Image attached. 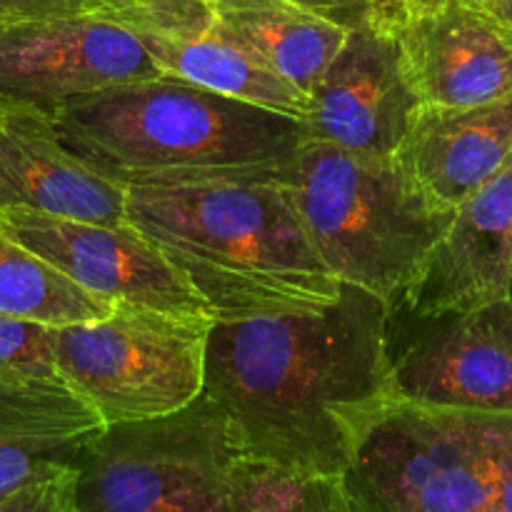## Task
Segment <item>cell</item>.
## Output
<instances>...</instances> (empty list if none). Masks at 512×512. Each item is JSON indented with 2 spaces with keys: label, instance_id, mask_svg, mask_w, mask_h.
<instances>
[{
  "label": "cell",
  "instance_id": "10",
  "mask_svg": "<svg viewBox=\"0 0 512 512\" xmlns=\"http://www.w3.org/2000/svg\"><path fill=\"white\" fill-rule=\"evenodd\" d=\"M420 108L398 38L358 25L310 90L305 128L308 138L350 153L393 158Z\"/></svg>",
  "mask_w": 512,
  "mask_h": 512
},
{
  "label": "cell",
  "instance_id": "7",
  "mask_svg": "<svg viewBox=\"0 0 512 512\" xmlns=\"http://www.w3.org/2000/svg\"><path fill=\"white\" fill-rule=\"evenodd\" d=\"M163 75L148 50L95 15H63L0 28V105L55 118L105 88Z\"/></svg>",
  "mask_w": 512,
  "mask_h": 512
},
{
  "label": "cell",
  "instance_id": "1",
  "mask_svg": "<svg viewBox=\"0 0 512 512\" xmlns=\"http://www.w3.org/2000/svg\"><path fill=\"white\" fill-rule=\"evenodd\" d=\"M378 295L340 283L323 308L215 320L203 393L223 410L240 455L343 475L395 403L390 320Z\"/></svg>",
  "mask_w": 512,
  "mask_h": 512
},
{
  "label": "cell",
  "instance_id": "2",
  "mask_svg": "<svg viewBox=\"0 0 512 512\" xmlns=\"http://www.w3.org/2000/svg\"><path fill=\"white\" fill-rule=\"evenodd\" d=\"M50 125L80 163L125 190L280 178L308 140L305 120L173 75L85 95Z\"/></svg>",
  "mask_w": 512,
  "mask_h": 512
},
{
  "label": "cell",
  "instance_id": "3",
  "mask_svg": "<svg viewBox=\"0 0 512 512\" xmlns=\"http://www.w3.org/2000/svg\"><path fill=\"white\" fill-rule=\"evenodd\" d=\"M125 223L160 250L215 320L313 310L340 280L315 253L278 178L128 188Z\"/></svg>",
  "mask_w": 512,
  "mask_h": 512
},
{
  "label": "cell",
  "instance_id": "25",
  "mask_svg": "<svg viewBox=\"0 0 512 512\" xmlns=\"http://www.w3.org/2000/svg\"><path fill=\"white\" fill-rule=\"evenodd\" d=\"M293 3L348 30L368 25L370 18V0H293Z\"/></svg>",
  "mask_w": 512,
  "mask_h": 512
},
{
  "label": "cell",
  "instance_id": "8",
  "mask_svg": "<svg viewBox=\"0 0 512 512\" xmlns=\"http://www.w3.org/2000/svg\"><path fill=\"white\" fill-rule=\"evenodd\" d=\"M0 233L110 303L213 318L183 275L128 223L100 225L28 210H0Z\"/></svg>",
  "mask_w": 512,
  "mask_h": 512
},
{
  "label": "cell",
  "instance_id": "18",
  "mask_svg": "<svg viewBox=\"0 0 512 512\" xmlns=\"http://www.w3.org/2000/svg\"><path fill=\"white\" fill-rule=\"evenodd\" d=\"M115 303L88 293L60 270L0 233V315L45 328L90 323L113 313Z\"/></svg>",
  "mask_w": 512,
  "mask_h": 512
},
{
  "label": "cell",
  "instance_id": "9",
  "mask_svg": "<svg viewBox=\"0 0 512 512\" xmlns=\"http://www.w3.org/2000/svg\"><path fill=\"white\" fill-rule=\"evenodd\" d=\"M420 323L425 328L393 350L395 403L512 413V298Z\"/></svg>",
  "mask_w": 512,
  "mask_h": 512
},
{
  "label": "cell",
  "instance_id": "27",
  "mask_svg": "<svg viewBox=\"0 0 512 512\" xmlns=\"http://www.w3.org/2000/svg\"><path fill=\"white\" fill-rule=\"evenodd\" d=\"M488 13H490V10H488ZM490 15H495V18L503 23V28L508 30V35L512 38V10H508V13H490Z\"/></svg>",
  "mask_w": 512,
  "mask_h": 512
},
{
  "label": "cell",
  "instance_id": "26",
  "mask_svg": "<svg viewBox=\"0 0 512 512\" xmlns=\"http://www.w3.org/2000/svg\"><path fill=\"white\" fill-rule=\"evenodd\" d=\"M483 10H490V13H508V10H512V0H493V3Z\"/></svg>",
  "mask_w": 512,
  "mask_h": 512
},
{
  "label": "cell",
  "instance_id": "16",
  "mask_svg": "<svg viewBox=\"0 0 512 512\" xmlns=\"http://www.w3.org/2000/svg\"><path fill=\"white\" fill-rule=\"evenodd\" d=\"M210 8L225 38L308 98L348 35L293 0H210Z\"/></svg>",
  "mask_w": 512,
  "mask_h": 512
},
{
  "label": "cell",
  "instance_id": "28",
  "mask_svg": "<svg viewBox=\"0 0 512 512\" xmlns=\"http://www.w3.org/2000/svg\"><path fill=\"white\" fill-rule=\"evenodd\" d=\"M5 113V108H3V105H0V115H3Z\"/></svg>",
  "mask_w": 512,
  "mask_h": 512
},
{
  "label": "cell",
  "instance_id": "21",
  "mask_svg": "<svg viewBox=\"0 0 512 512\" xmlns=\"http://www.w3.org/2000/svg\"><path fill=\"white\" fill-rule=\"evenodd\" d=\"M53 330L0 315V383L58 378L53 358Z\"/></svg>",
  "mask_w": 512,
  "mask_h": 512
},
{
  "label": "cell",
  "instance_id": "6",
  "mask_svg": "<svg viewBox=\"0 0 512 512\" xmlns=\"http://www.w3.org/2000/svg\"><path fill=\"white\" fill-rule=\"evenodd\" d=\"M213 323L115 303L105 318L53 330L55 375L105 425L170 415L203 393Z\"/></svg>",
  "mask_w": 512,
  "mask_h": 512
},
{
  "label": "cell",
  "instance_id": "24",
  "mask_svg": "<svg viewBox=\"0 0 512 512\" xmlns=\"http://www.w3.org/2000/svg\"><path fill=\"white\" fill-rule=\"evenodd\" d=\"M88 3L90 0H0V28L80 15L88 10Z\"/></svg>",
  "mask_w": 512,
  "mask_h": 512
},
{
  "label": "cell",
  "instance_id": "22",
  "mask_svg": "<svg viewBox=\"0 0 512 512\" xmlns=\"http://www.w3.org/2000/svg\"><path fill=\"white\" fill-rule=\"evenodd\" d=\"M0 512H73V468L3 493Z\"/></svg>",
  "mask_w": 512,
  "mask_h": 512
},
{
  "label": "cell",
  "instance_id": "17",
  "mask_svg": "<svg viewBox=\"0 0 512 512\" xmlns=\"http://www.w3.org/2000/svg\"><path fill=\"white\" fill-rule=\"evenodd\" d=\"M140 45L148 50L163 75H173L225 98L243 100V103L258 105V108L273 110L288 118H308V95L258 63L238 43L225 38L220 28L203 38L183 40V43L148 40Z\"/></svg>",
  "mask_w": 512,
  "mask_h": 512
},
{
  "label": "cell",
  "instance_id": "19",
  "mask_svg": "<svg viewBox=\"0 0 512 512\" xmlns=\"http://www.w3.org/2000/svg\"><path fill=\"white\" fill-rule=\"evenodd\" d=\"M228 512H348L340 475H313L240 458Z\"/></svg>",
  "mask_w": 512,
  "mask_h": 512
},
{
  "label": "cell",
  "instance_id": "5",
  "mask_svg": "<svg viewBox=\"0 0 512 512\" xmlns=\"http://www.w3.org/2000/svg\"><path fill=\"white\" fill-rule=\"evenodd\" d=\"M205 393L170 415L105 425L73 463V512H228L238 460Z\"/></svg>",
  "mask_w": 512,
  "mask_h": 512
},
{
  "label": "cell",
  "instance_id": "4",
  "mask_svg": "<svg viewBox=\"0 0 512 512\" xmlns=\"http://www.w3.org/2000/svg\"><path fill=\"white\" fill-rule=\"evenodd\" d=\"M278 180L330 275L393 310L453 218L428 203L395 158L323 140H303Z\"/></svg>",
  "mask_w": 512,
  "mask_h": 512
},
{
  "label": "cell",
  "instance_id": "20",
  "mask_svg": "<svg viewBox=\"0 0 512 512\" xmlns=\"http://www.w3.org/2000/svg\"><path fill=\"white\" fill-rule=\"evenodd\" d=\"M85 13L128 30L138 43H183L218 28L210 0H90Z\"/></svg>",
  "mask_w": 512,
  "mask_h": 512
},
{
  "label": "cell",
  "instance_id": "15",
  "mask_svg": "<svg viewBox=\"0 0 512 512\" xmlns=\"http://www.w3.org/2000/svg\"><path fill=\"white\" fill-rule=\"evenodd\" d=\"M103 428L60 378L0 383V495L70 470Z\"/></svg>",
  "mask_w": 512,
  "mask_h": 512
},
{
  "label": "cell",
  "instance_id": "23",
  "mask_svg": "<svg viewBox=\"0 0 512 512\" xmlns=\"http://www.w3.org/2000/svg\"><path fill=\"white\" fill-rule=\"evenodd\" d=\"M493 0H370L368 25L393 30L403 20L415 15L433 13V10L448 8V5H473V8H488Z\"/></svg>",
  "mask_w": 512,
  "mask_h": 512
},
{
  "label": "cell",
  "instance_id": "14",
  "mask_svg": "<svg viewBox=\"0 0 512 512\" xmlns=\"http://www.w3.org/2000/svg\"><path fill=\"white\" fill-rule=\"evenodd\" d=\"M395 163L438 210H455L512 160V93L473 108L423 105Z\"/></svg>",
  "mask_w": 512,
  "mask_h": 512
},
{
  "label": "cell",
  "instance_id": "12",
  "mask_svg": "<svg viewBox=\"0 0 512 512\" xmlns=\"http://www.w3.org/2000/svg\"><path fill=\"white\" fill-rule=\"evenodd\" d=\"M390 33L423 105L473 108L512 93V38L488 10L448 5Z\"/></svg>",
  "mask_w": 512,
  "mask_h": 512
},
{
  "label": "cell",
  "instance_id": "13",
  "mask_svg": "<svg viewBox=\"0 0 512 512\" xmlns=\"http://www.w3.org/2000/svg\"><path fill=\"white\" fill-rule=\"evenodd\" d=\"M128 190L80 163L43 115H0V210L123 225Z\"/></svg>",
  "mask_w": 512,
  "mask_h": 512
},
{
  "label": "cell",
  "instance_id": "11",
  "mask_svg": "<svg viewBox=\"0 0 512 512\" xmlns=\"http://www.w3.org/2000/svg\"><path fill=\"white\" fill-rule=\"evenodd\" d=\"M512 293V160L453 210L403 295L418 320L460 315Z\"/></svg>",
  "mask_w": 512,
  "mask_h": 512
}]
</instances>
